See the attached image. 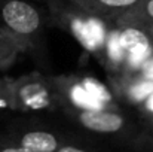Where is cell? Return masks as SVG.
<instances>
[{
	"label": "cell",
	"mask_w": 153,
	"mask_h": 152,
	"mask_svg": "<svg viewBox=\"0 0 153 152\" xmlns=\"http://www.w3.org/2000/svg\"><path fill=\"white\" fill-rule=\"evenodd\" d=\"M0 21L4 30L19 40L31 39L42 27L39 10L24 0L0 1Z\"/></svg>",
	"instance_id": "cell-1"
},
{
	"label": "cell",
	"mask_w": 153,
	"mask_h": 152,
	"mask_svg": "<svg viewBox=\"0 0 153 152\" xmlns=\"http://www.w3.org/2000/svg\"><path fill=\"white\" fill-rule=\"evenodd\" d=\"M55 82H46L36 75L22 78L13 82V103L25 110L48 109L53 101L52 90Z\"/></svg>",
	"instance_id": "cell-2"
},
{
	"label": "cell",
	"mask_w": 153,
	"mask_h": 152,
	"mask_svg": "<svg viewBox=\"0 0 153 152\" xmlns=\"http://www.w3.org/2000/svg\"><path fill=\"white\" fill-rule=\"evenodd\" d=\"M77 121L95 133H117L125 127L122 115L105 109H79Z\"/></svg>",
	"instance_id": "cell-3"
},
{
	"label": "cell",
	"mask_w": 153,
	"mask_h": 152,
	"mask_svg": "<svg viewBox=\"0 0 153 152\" xmlns=\"http://www.w3.org/2000/svg\"><path fill=\"white\" fill-rule=\"evenodd\" d=\"M82 12L91 13L92 16L114 21L138 0H70Z\"/></svg>",
	"instance_id": "cell-4"
},
{
	"label": "cell",
	"mask_w": 153,
	"mask_h": 152,
	"mask_svg": "<svg viewBox=\"0 0 153 152\" xmlns=\"http://www.w3.org/2000/svg\"><path fill=\"white\" fill-rule=\"evenodd\" d=\"M55 85L61 90L62 94H65L68 103L77 109H102L101 103L95 100L83 87V84L76 79L62 78L59 79V82L55 81Z\"/></svg>",
	"instance_id": "cell-5"
},
{
	"label": "cell",
	"mask_w": 153,
	"mask_h": 152,
	"mask_svg": "<svg viewBox=\"0 0 153 152\" xmlns=\"http://www.w3.org/2000/svg\"><path fill=\"white\" fill-rule=\"evenodd\" d=\"M116 24L119 27H138L147 30L153 27V0H138L126 12L117 16Z\"/></svg>",
	"instance_id": "cell-6"
},
{
	"label": "cell",
	"mask_w": 153,
	"mask_h": 152,
	"mask_svg": "<svg viewBox=\"0 0 153 152\" xmlns=\"http://www.w3.org/2000/svg\"><path fill=\"white\" fill-rule=\"evenodd\" d=\"M120 88L131 103H143L153 93V81L144 79L138 75L122 76Z\"/></svg>",
	"instance_id": "cell-7"
},
{
	"label": "cell",
	"mask_w": 153,
	"mask_h": 152,
	"mask_svg": "<svg viewBox=\"0 0 153 152\" xmlns=\"http://www.w3.org/2000/svg\"><path fill=\"white\" fill-rule=\"evenodd\" d=\"M19 146L31 152H55L58 149V139L49 131H28L22 134Z\"/></svg>",
	"instance_id": "cell-8"
},
{
	"label": "cell",
	"mask_w": 153,
	"mask_h": 152,
	"mask_svg": "<svg viewBox=\"0 0 153 152\" xmlns=\"http://www.w3.org/2000/svg\"><path fill=\"white\" fill-rule=\"evenodd\" d=\"M102 49H104V58L105 63L113 69V72H120L122 64L125 61V55L126 51L122 48L120 42H119V28L117 30H111L105 34L104 43H102Z\"/></svg>",
	"instance_id": "cell-9"
},
{
	"label": "cell",
	"mask_w": 153,
	"mask_h": 152,
	"mask_svg": "<svg viewBox=\"0 0 153 152\" xmlns=\"http://www.w3.org/2000/svg\"><path fill=\"white\" fill-rule=\"evenodd\" d=\"M119 42L126 52L140 49V48L153 46L149 34L144 30H141L138 27H129V25L128 27H119Z\"/></svg>",
	"instance_id": "cell-10"
},
{
	"label": "cell",
	"mask_w": 153,
	"mask_h": 152,
	"mask_svg": "<svg viewBox=\"0 0 153 152\" xmlns=\"http://www.w3.org/2000/svg\"><path fill=\"white\" fill-rule=\"evenodd\" d=\"M82 84H83V87L88 90V93L97 101H100L102 106H104V103H108V101H110V94L107 93V90L102 87L101 84H98L97 81L86 79V81L82 82Z\"/></svg>",
	"instance_id": "cell-11"
},
{
	"label": "cell",
	"mask_w": 153,
	"mask_h": 152,
	"mask_svg": "<svg viewBox=\"0 0 153 152\" xmlns=\"http://www.w3.org/2000/svg\"><path fill=\"white\" fill-rule=\"evenodd\" d=\"M13 103V82L0 81V109L12 107Z\"/></svg>",
	"instance_id": "cell-12"
},
{
	"label": "cell",
	"mask_w": 153,
	"mask_h": 152,
	"mask_svg": "<svg viewBox=\"0 0 153 152\" xmlns=\"http://www.w3.org/2000/svg\"><path fill=\"white\" fill-rule=\"evenodd\" d=\"M138 76H141V78H144V79L153 81V55L143 64L141 70L138 72Z\"/></svg>",
	"instance_id": "cell-13"
},
{
	"label": "cell",
	"mask_w": 153,
	"mask_h": 152,
	"mask_svg": "<svg viewBox=\"0 0 153 152\" xmlns=\"http://www.w3.org/2000/svg\"><path fill=\"white\" fill-rule=\"evenodd\" d=\"M0 152H31V151H28L24 146H9V148H3Z\"/></svg>",
	"instance_id": "cell-14"
},
{
	"label": "cell",
	"mask_w": 153,
	"mask_h": 152,
	"mask_svg": "<svg viewBox=\"0 0 153 152\" xmlns=\"http://www.w3.org/2000/svg\"><path fill=\"white\" fill-rule=\"evenodd\" d=\"M56 152H86L83 149H79L76 146H62V148H58Z\"/></svg>",
	"instance_id": "cell-15"
},
{
	"label": "cell",
	"mask_w": 153,
	"mask_h": 152,
	"mask_svg": "<svg viewBox=\"0 0 153 152\" xmlns=\"http://www.w3.org/2000/svg\"><path fill=\"white\" fill-rule=\"evenodd\" d=\"M143 103H144L146 109H147L149 112H152V113H153V93L149 96V97H147V99H146V100L143 101Z\"/></svg>",
	"instance_id": "cell-16"
},
{
	"label": "cell",
	"mask_w": 153,
	"mask_h": 152,
	"mask_svg": "<svg viewBox=\"0 0 153 152\" xmlns=\"http://www.w3.org/2000/svg\"><path fill=\"white\" fill-rule=\"evenodd\" d=\"M146 33L149 34V37H150V40H152V43H153V27L147 28V30H146Z\"/></svg>",
	"instance_id": "cell-17"
}]
</instances>
